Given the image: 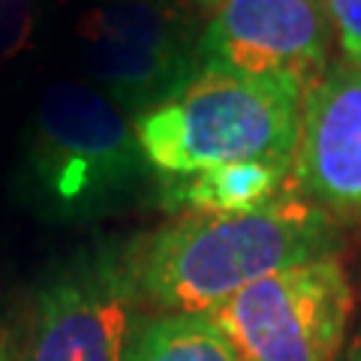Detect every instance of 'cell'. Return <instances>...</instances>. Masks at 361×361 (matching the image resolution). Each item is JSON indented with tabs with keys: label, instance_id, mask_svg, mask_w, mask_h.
<instances>
[{
	"label": "cell",
	"instance_id": "1",
	"mask_svg": "<svg viewBox=\"0 0 361 361\" xmlns=\"http://www.w3.org/2000/svg\"><path fill=\"white\" fill-rule=\"evenodd\" d=\"M337 253V223L298 190L238 214H178L130 241V274L151 313H211L253 280Z\"/></svg>",
	"mask_w": 361,
	"mask_h": 361
},
{
	"label": "cell",
	"instance_id": "2",
	"mask_svg": "<svg viewBox=\"0 0 361 361\" xmlns=\"http://www.w3.org/2000/svg\"><path fill=\"white\" fill-rule=\"evenodd\" d=\"M157 172L135 121L90 82H61L37 103L21 148L16 193L45 223H97L135 202Z\"/></svg>",
	"mask_w": 361,
	"mask_h": 361
},
{
	"label": "cell",
	"instance_id": "3",
	"mask_svg": "<svg viewBox=\"0 0 361 361\" xmlns=\"http://www.w3.org/2000/svg\"><path fill=\"white\" fill-rule=\"evenodd\" d=\"M304 87L283 75L199 66L172 97L135 118V135L157 175H193L226 163L295 160Z\"/></svg>",
	"mask_w": 361,
	"mask_h": 361
},
{
	"label": "cell",
	"instance_id": "4",
	"mask_svg": "<svg viewBox=\"0 0 361 361\" xmlns=\"http://www.w3.org/2000/svg\"><path fill=\"white\" fill-rule=\"evenodd\" d=\"M355 295L337 253L280 268L211 310L238 361H337Z\"/></svg>",
	"mask_w": 361,
	"mask_h": 361
},
{
	"label": "cell",
	"instance_id": "5",
	"mask_svg": "<svg viewBox=\"0 0 361 361\" xmlns=\"http://www.w3.org/2000/svg\"><path fill=\"white\" fill-rule=\"evenodd\" d=\"M90 85L135 121L199 73V33L184 9L99 0L75 25Z\"/></svg>",
	"mask_w": 361,
	"mask_h": 361
},
{
	"label": "cell",
	"instance_id": "6",
	"mask_svg": "<svg viewBox=\"0 0 361 361\" xmlns=\"http://www.w3.org/2000/svg\"><path fill=\"white\" fill-rule=\"evenodd\" d=\"M135 304L130 241L78 247L39 283L27 361H123Z\"/></svg>",
	"mask_w": 361,
	"mask_h": 361
},
{
	"label": "cell",
	"instance_id": "7",
	"mask_svg": "<svg viewBox=\"0 0 361 361\" xmlns=\"http://www.w3.org/2000/svg\"><path fill=\"white\" fill-rule=\"evenodd\" d=\"M322 0H223L199 33L202 66L283 75L307 90L331 63Z\"/></svg>",
	"mask_w": 361,
	"mask_h": 361
},
{
	"label": "cell",
	"instance_id": "8",
	"mask_svg": "<svg viewBox=\"0 0 361 361\" xmlns=\"http://www.w3.org/2000/svg\"><path fill=\"white\" fill-rule=\"evenodd\" d=\"M289 187L334 220L361 214V61H331L304 90Z\"/></svg>",
	"mask_w": 361,
	"mask_h": 361
},
{
	"label": "cell",
	"instance_id": "9",
	"mask_svg": "<svg viewBox=\"0 0 361 361\" xmlns=\"http://www.w3.org/2000/svg\"><path fill=\"white\" fill-rule=\"evenodd\" d=\"M289 166L226 163L193 175H157V202L172 214H238L268 205L289 187Z\"/></svg>",
	"mask_w": 361,
	"mask_h": 361
},
{
	"label": "cell",
	"instance_id": "10",
	"mask_svg": "<svg viewBox=\"0 0 361 361\" xmlns=\"http://www.w3.org/2000/svg\"><path fill=\"white\" fill-rule=\"evenodd\" d=\"M123 361H238L208 313H135Z\"/></svg>",
	"mask_w": 361,
	"mask_h": 361
},
{
	"label": "cell",
	"instance_id": "11",
	"mask_svg": "<svg viewBox=\"0 0 361 361\" xmlns=\"http://www.w3.org/2000/svg\"><path fill=\"white\" fill-rule=\"evenodd\" d=\"M39 0H0V63L18 58L30 45Z\"/></svg>",
	"mask_w": 361,
	"mask_h": 361
},
{
	"label": "cell",
	"instance_id": "12",
	"mask_svg": "<svg viewBox=\"0 0 361 361\" xmlns=\"http://www.w3.org/2000/svg\"><path fill=\"white\" fill-rule=\"evenodd\" d=\"M343 58L361 61V0H322Z\"/></svg>",
	"mask_w": 361,
	"mask_h": 361
},
{
	"label": "cell",
	"instance_id": "13",
	"mask_svg": "<svg viewBox=\"0 0 361 361\" xmlns=\"http://www.w3.org/2000/svg\"><path fill=\"white\" fill-rule=\"evenodd\" d=\"M180 4H184L187 9H199V13H214V9H217L223 0H180Z\"/></svg>",
	"mask_w": 361,
	"mask_h": 361
},
{
	"label": "cell",
	"instance_id": "14",
	"mask_svg": "<svg viewBox=\"0 0 361 361\" xmlns=\"http://www.w3.org/2000/svg\"><path fill=\"white\" fill-rule=\"evenodd\" d=\"M0 361H21V358L9 343H0Z\"/></svg>",
	"mask_w": 361,
	"mask_h": 361
},
{
	"label": "cell",
	"instance_id": "15",
	"mask_svg": "<svg viewBox=\"0 0 361 361\" xmlns=\"http://www.w3.org/2000/svg\"><path fill=\"white\" fill-rule=\"evenodd\" d=\"M343 361H361V337H358V341L353 343V349H349V353H346V358Z\"/></svg>",
	"mask_w": 361,
	"mask_h": 361
},
{
	"label": "cell",
	"instance_id": "16",
	"mask_svg": "<svg viewBox=\"0 0 361 361\" xmlns=\"http://www.w3.org/2000/svg\"><path fill=\"white\" fill-rule=\"evenodd\" d=\"M151 4H178V0H151Z\"/></svg>",
	"mask_w": 361,
	"mask_h": 361
}]
</instances>
